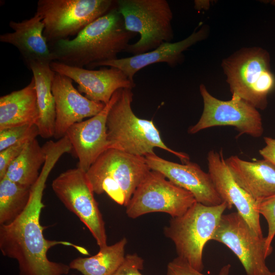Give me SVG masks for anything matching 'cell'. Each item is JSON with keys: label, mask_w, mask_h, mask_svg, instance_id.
Here are the masks:
<instances>
[{"label": "cell", "mask_w": 275, "mask_h": 275, "mask_svg": "<svg viewBox=\"0 0 275 275\" xmlns=\"http://www.w3.org/2000/svg\"><path fill=\"white\" fill-rule=\"evenodd\" d=\"M151 170L145 157L114 148L103 152L86 172L94 192L106 193L121 205H127L137 187Z\"/></svg>", "instance_id": "4"}, {"label": "cell", "mask_w": 275, "mask_h": 275, "mask_svg": "<svg viewBox=\"0 0 275 275\" xmlns=\"http://www.w3.org/2000/svg\"><path fill=\"white\" fill-rule=\"evenodd\" d=\"M126 243L124 237L113 245L100 248L95 255L73 260L69 267L83 275H114L124 260Z\"/></svg>", "instance_id": "23"}, {"label": "cell", "mask_w": 275, "mask_h": 275, "mask_svg": "<svg viewBox=\"0 0 275 275\" xmlns=\"http://www.w3.org/2000/svg\"><path fill=\"white\" fill-rule=\"evenodd\" d=\"M119 90L99 113L88 120L74 124L66 133L65 135L78 159L77 168L85 172L109 148L107 118L111 108L118 97Z\"/></svg>", "instance_id": "15"}, {"label": "cell", "mask_w": 275, "mask_h": 275, "mask_svg": "<svg viewBox=\"0 0 275 275\" xmlns=\"http://www.w3.org/2000/svg\"><path fill=\"white\" fill-rule=\"evenodd\" d=\"M71 275H76V274H71Z\"/></svg>", "instance_id": "34"}, {"label": "cell", "mask_w": 275, "mask_h": 275, "mask_svg": "<svg viewBox=\"0 0 275 275\" xmlns=\"http://www.w3.org/2000/svg\"><path fill=\"white\" fill-rule=\"evenodd\" d=\"M115 6L112 0H39L36 13L44 24L49 44L77 35Z\"/></svg>", "instance_id": "8"}, {"label": "cell", "mask_w": 275, "mask_h": 275, "mask_svg": "<svg viewBox=\"0 0 275 275\" xmlns=\"http://www.w3.org/2000/svg\"><path fill=\"white\" fill-rule=\"evenodd\" d=\"M270 275H275V271L273 272H271V273L270 274Z\"/></svg>", "instance_id": "33"}, {"label": "cell", "mask_w": 275, "mask_h": 275, "mask_svg": "<svg viewBox=\"0 0 275 275\" xmlns=\"http://www.w3.org/2000/svg\"><path fill=\"white\" fill-rule=\"evenodd\" d=\"M264 141L265 146L259 150V154L275 167V139L265 136Z\"/></svg>", "instance_id": "31"}, {"label": "cell", "mask_w": 275, "mask_h": 275, "mask_svg": "<svg viewBox=\"0 0 275 275\" xmlns=\"http://www.w3.org/2000/svg\"><path fill=\"white\" fill-rule=\"evenodd\" d=\"M32 140H22L0 151V180L5 176L10 164L19 155L27 143Z\"/></svg>", "instance_id": "29"}, {"label": "cell", "mask_w": 275, "mask_h": 275, "mask_svg": "<svg viewBox=\"0 0 275 275\" xmlns=\"http://www.w3.org/2000/svg\"><path fill=\"white\" fill-rule=\"evenodd\" d=\"M39 115L33 77L24 88L0 97V130L36 124Z\"/></svg>", "instance_id": "21"}, {"label": "cell", "mask_w": 275, "mask_h": 275, "mask_svg": "<svg viewBox=\"0 0 275 275\" xmlns=\"http://www.w3.org/2000/svg\"><path fill=\"white\" fill-rule=\"evenodd\" d=\"M9 24L14 32L1 35L0 41L15 46L28 67L34 62L50 64L53 61L43 35L44 24L37 13L20 22L11 20Z\"/></svg>", "instance_id": "19"}, {"label": "cell", "mask_w": 275, "mask_h": 275, "mask_svg": "<svg viewBox=\"0 0 275 275\" xmlns=\"http://www.w3.org/2000/svg\"><path fill=\"white\" fill-rule=\"evenodd\" d=\"M45 160L43 146H40L36 138L34 139L27 143L19 155L10 164L5 177L20 184L32 187L37 180L39 170Z\"/></svg>", "instance_id": "24"}, {"label": "cell", "mask_w": 275, "mask_h": 275, "mask_svg": "<svg viewBox=\"0 0 275 275\" xmlns=\"http://www.w3.org/2000/svg\"><path fill=\"white\" fill-rule=\"evenodd\" d=\"M39 135L36 124L15 126L0 130V151L26 139Z\"/></svg>", "instance_id": "26"}, {"label": "cell", "mask_w": 275, "mask_h": 275, "mask_svg": "<svg viewBox=\"0 0 275 275\" xmlns=\"http://www.w3.org/2000/svg\"><path fill=\"white\" fill-rule=\"evenodd\" d=\"M260 214L266 219L268 225L267 235L265 237V248L268 256L272 253L271 242L275 236V195L258 202Z\"/></svg>", "instance_id": "27"}, {"label": "cell", "mask_w": 275, "mask_h": 275, "mask_svg": "<svg viewBox=\"0 0 275 275\" xmlns=\"http://www.w3.org/2000/svg\"><path fill=\"white\" fill-rule=\"evenodd\" d=\"M31 187L13 182L5 177L0 180V225L17 218L25 209Z\"/></svg>", "instance_id": "25"}, {"label": "cell", "mask_w": 275, "mask_h": 275, "mask_svg": "<svg viewBox=\"0 0 275 275\" xmlns=\"http://www.w3.org/2000/svg\"><path fill=\"white\" fill-rule=\"evenodd\" d=\"M51 91L56 104V122L53 137L60 140L69 128L86 118L92 117L104 107L102 103L91 100L77 90L69 77L56 73Z\"/></svg>", "instance_id": "17"}, {"label": "cell", "mask_w": 275, "mask_h": 275, "mask_svg": "<svg viewBox=\"0 0 275 275\" xmlns=\"http://www.w3.org/2000/svg\"><path fill=\"white\" fill-rule=\"evenodd\" d=\"M136 34L126 29L123 18L115 6L108 12L88 25L73 39L49 44L53 61L84 68L118 59L126 51Z\"/></svg>", "instance_id": "2"}, {"label": "cell", "mask_w": 275, "mask_h": 275, "mask_svg": "<svg viewBox=\"0 0 275 275\" xmlns=\"http://www.w3.org/2000/svg\"><path fill=\"white\" fill-rule=\"evenodd\" d=\"M203 101V110L198 122L189 127L188 133L195 134L210 127L230 126L239 135L246 134L254 138L262 136L264 129L260 114L252 104L235 94L229 100L218 99L211 95L204 85L200 86Z\"/></svg>", "instance_id": "11"}, {"label": "cell", "mask_w": 275, "mask_h": 275, "mask_svg": "<svg viewBox=\"0 0 275 275\" xmlns=\"http://www.w3.org/2000/svg\"><path fill=\"white\" fill-rule=\"evenodd\" d=\"M51 187L64 206L86 225L99 248L107 245L105 223L86 172L77 167L68 170L52 181Z\"/></svg>", "instance_id": "10"}, {"label": "cell", "mask_w": 275, "mask_h": 275, "mask_svg": "<svg viewBox=\"0 0 275 275\" xmlns=\"http://www.w3.org/2000/svg\"><path fill=\"white\" fill-rule=\"evenodd\" d=\"M207 1H195V8L197 10H201L203 8H204L205 7L207 8Z\"/></svg>", "instance_id": "32"}, {"label": "cell", "mask_w": 275, "mask_h": 275, "mask_svg": "<svg viewBox=\"0 0 275 275\" xmlns=\"http://www.w3.org/2000/svg\"><path fill=\"white\" fill-rule=\"evenodd\" d=\"M236 182L257 202L275 195V167L265 159L246 161L237 155L225 159Z\"/></svg>", "instance_id": "20"}, {"label": "cell", "mask_w": 275, "mask_h": 275, "mask_svg": "<svg viewBox=\"0 0 275 275\" xmlns=\"http://www.w3.org/2000/svg\"><path fill=\"white\" fill-rule=\"evenodd\" d=\"M231 265L224 266L217 275H229ZM167 275H205L193 268L187 262L177 257L167 266Z\"/></svg>", "instance_id": "28"}, {"label": "cell", "mask_w": 275, "mask_h": 275, "mask_svg": "<svg viewBox=\"0 0 275 275\" xmlns=\"http://www.w3.org/2000/svg\"><path fill=\"white\" fill-rule=\"evenodd\" d=\"M159 172L151 170L126 206L127 216L135 218L155 212L172 217L183 215L197 201L188 190L175 184Z\"/></svg>", "instance_id": "9"}, {"label": "cell", "mask_w": 275, "mask_h": 275, "mask_svg": "<svg viewBox=\"0 0 275 275\" xmlns=\"http://www.w3.org/2000/svg\"><path fill=\"white\" fill-rule=\"evenodd\" d=\"M29 67L35 79L39 118L36 124L39 135L43 139L53 136L56 117V104L51 91V84L55 72L50 64L34 62Z\"/></svg>", "instance_id": "22"}, {"label": "cell", "mask_w": 275, "mask_h": 275, "mask_svg": "<svg viewBox=\"0 0 275 275\" xmlns=\"http://www.w3.org/2000/svg\"><path fill=\"white\" fill-rule=\"evenodd\" d=\"M207 35L205 26L194 31L185 39L178 42H165L154 49L138 55L91 64L86 67L93 69L97 67H113L123 71L130 80L134 81L136 73L152 64L167 63L173 67L183 60V52L197 42L205 39Z\"/></svg>", "instance_id": "18"}, {"label": "cell", "mask_w": 275, "mask_h": 275, "mask_svg": "<svg viewBox=\"0 0 275 275\" xmlns=\"http://www.w3.org/2000/svg\"><path fill=\"white\" fill-rule=\"evenodd\" d=\"M145 157L151 170L160 172L175 184L191 193L197 202L206 206L223 202L209 173L203 171L197 163L188 161L180 164L164 159L155 153Z\"/></svg>", "instance_id": "16"}, {"label": "cell", "mask_w": 275, "mask_h": 275, "mask_svg": "<svg viewBox=\"0 0 275 275\" xmlns=\"http://www.w3.org/2000/svg\"><path fill=\"white\" fill-rule=\"evenodd\" d=\"M132 89L119 90L118 97L110 109L106 128L109 148H114L134 155L146 156L155 154L159 148L177 156L185 163L190 161L187 154L168 147L152 120L139 118L131 108Z\"/></svg>", "instance_id": "3"}, {"label": "cell", "mask_w": 275, "mask_h": 275, "mask_svg": "<svg viewBox=\"0 0 275 275\" xmlns=\"http://www.w3.org/2000/svg\"><path fill=\"white\" fill-rule=\"evenodd\" d=\"M116 6L126 29L140 36L138 41L129 45L125 52L138 55L173 40V13L167 1L118 0Z\"/></svg>", "instance_id": "7"}, {"label": "cell", "mask_w": 275, "mask_h": 275, "mask_svg": "<svg viewBox=\"0 0 275 275\" xmlns=\"http://www.w3.org/2000/svg\"><path fill=\"white\" fill-rule=\"evenodd\" d=\"M208 173L223 202L230 209L234 206L251 228L259 236H263L260 222L258 202L235 181L224 157L223 150H210L207 156Z\"/></svg>", "instance_id": "14"}, {"label": "cell", "mask_w": 275, "mask_h": 275, "mask_svg": "<svg viewBox=\"0 0 275 275\" xmlns=\"http://www.w3.org/2000/svg\"><path fill=\"white\" fill-rule=\"evenodd\" d=\"M269 61L268 52L259 47L242 49L224 60L222 66L232 94L264 109L268 95L275 89Z\"/></svg>", "instance_id": "6"}, {"label": "cell", "mask_w": 275, "mask_h": 275, "mask_svg": "<svg viewBox=\"0 0 275 275\" xmlns=\"http://www.w3.org/2000/svg\"><path fill=\"white\" fill-rule=\"evenodd\" d=\"M226 245L238 258L247 275H270L265 237L259 236L237 212L223 214L211 239Z\"/></svg>", "instance_id": "12"}, {"label": "cell", "mask_w": 275, "mask_h": 275, "mask_svg": "<svg viewBox=\"0 0 275 275\" xmlns=\"http://www.w3.org/2000/svg\"><path fill=\"white\" fill-rule=\"evenodd\" d=\"M56 73L65 75L78 85V91L88 99L107 104L113 94L119 89H132L134 82L129 80L121 70L113 67H105L99 70L89 69L65 65L57 61L50 63Z\"/></svg>", "instance_id": "13"}, {"label": "cell", "mask_w": 275, "mask_h": 275, "mask_svg": "<svg viewBox=\"0 0 275 275\" xmlns=\"http://www.w3.org/2000/svg\"><path fill=\"white\" fill-rule=\"evenodd\" d=\"M227 208L225 202L215 206H206L196 202L183 215L172 217L169 225L164 228V234L174 242L177 257L202 272L204 246L211 239Z\"/></svg>", "instance_id": "5"}, {"label": "cell", "mask_w": 275, "mask_h": 275, "mask_svg": "<svg viewBox=\"0 0 275 275\" xmlns=\"http://www.w3.org/2000/svg\"><path fill=\"white\" fill-rule=\"evenodd\" d=\"M59 159L58 155L48 152L39 176L31 187L30 200L24 210L12 222L0 226V250L4 256L15 259L19 275H66L69 265L49 260L48 251L57 245L72 246L88 255L84 248L66 241L50 240L43 235L45 228L40 221L45 207L42 198L49 173Z\"/></svg>", "instance_id": "1"}, {"label": "cell", "mask_w": 275, "mask_h": 275, "mask_svg": "<svg viewBox=\"0 0 275 275\" xmlns=\"http://www.w3.org/2000/svg\"><path fill=\"white\" fill-rule=\"evenodd\" d=\"M144 260L136 254L125 256L124 260L114 275H143Z\"/></svg>", "instance_id": "30"}]
</instances>
